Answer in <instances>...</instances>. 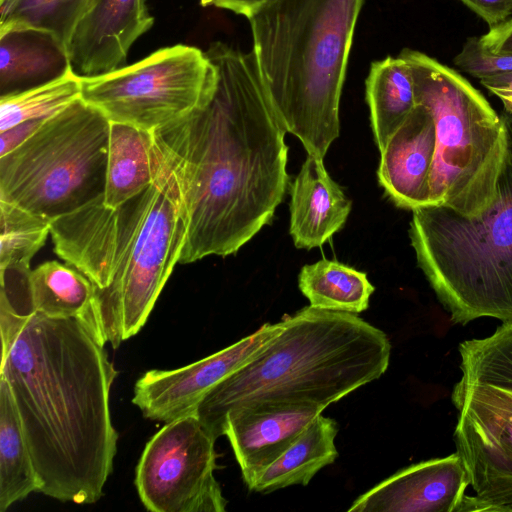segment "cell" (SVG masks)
I'll use <instances>...</instances> for the list:
<instances>
[{
  "mask_svg": "<svg viewBox=\"0 0 512 512\" xmlns=\"http://www.w3.org/2000/svg\"><path fill=\"white\" fill-rule=\"evenodd\" d=\"M416 120L429 157V206L473 218L493 202L506 153V126L484 96L454 69L404 48Z\"/></svg>",
  "mask_w": 512,
  "mask_h": 512,
  "instance_id": "cell-6",
  "label": "cell"
},
{
  "mask_svg": "<svg viewBox=\"0 0 512 512\" xmlns=\"http://www.w3.org/2000/svg\"><path fill=\"white\" fill-rule=\"evenodd\" d=\"M304 402L263 403L230 413L223 425L248 486L297 439L322 412Z\"/></svg>",
  "mask_w": 512,
  "mask_h": 512,
  "instance_id": "cell-15",
  "label": "cell"
},
{
  "mask_svg": "<svg viewBox=\"0 0 512 512\" xmlns=\"http://www.w3.org/2000/svg\"><path fill=\"white\" fill-rule=\"evenodd\" d=\"M218 79L207 104L157 130L186 181L188 231L179 264L228 256L269 224L288 186L285 132L253 51H205Z\"/></svg>",
  "mask_w": 512,
  "mask_h": 512,
  "instance_id": "cell-1",
  "label": "cell"
},
{
  "mask_svg": "<svg viewBox=\"0 0 512 512\" xmlns=\"http://www.w3.org/2000/svg\"><path fill=\"white\" fill-rule=\"evenodd\" d=\"M480 83L487 88H512V73H505L487 77L480 80Z\"/></svg>",
  "mask_w": 512,
  "mask_h": 512,
  "instance_id": "cell-32",
  "label": "cell"
},
{
  "mask_svg": "<svg viewBox=\"0 0 512 512\" xmlns=\"http://www.w3.org/2000/svg\"><path fill=\"white\" fill-rule=\"evenodd\" d=\"M290 195L289 232L299 249L323 245L343 227L352 207L323 159L311 155L291 184Z\"/></svg>",
  "mask_w": 512,
  "mask_h": 512,
  "instance_id": "cell-16",
  "label": "cell"
},
{
  "mask_svg": "<svg viewBox=\"0 0 512 512\" xmlns=\"http://www.w3.org/2000/svg\"><path fill=\"white\" fill-rule=\"evenodd\" d=\"M506 153L491 205L464 217L442 206L412 210L417 262L453 323L512 321V113L502 115Z\"/></svg>",
  "mask_w": 512,
  "mask_h": 512,
  "instance_id": "cell-7",
  "label": "cell"
},
{
  "mask_svg": "<svg viewBox=\"0 0 512 512\" xmlns=\"http://www.w3.org/2000/svg\"><path fill=\"white\" fill-rule=\"evenodd\" d=\"M104 346L77 319L33 313L1 353L39 492L62 502H97L113 470L118 371Z\"/></svg>",
  "mask_w": 512,
  "mask_h": 512,
  "instance_id": "cell-2",
  "label": "cell"
},
{
  "mask_svg": "<svg viewBox=\"0 0 512 512\" xmlns=\"http://www.w3.org/2000/svg\"><path fill=\"white\" fill-rule=\"evenodd\" d=\"M203 5H213L249 17L269 0H200Z\"/></svg>",
  "mask_w": 512,
  "mask_h": 512,
  "instance_id": "cell-31",
  "label": "cell"
},
{
  "mask_svg": "<svg viewBox=\"0 0 512 512\" xmlns=\"http://www.w3.org/2000/svg\"><path fill=\"white\" fill-rule=\"evenodd\" d=\"M27 289L33 313L77 319L106 344L93 312L94 286L78 270L44 262L28 273Z\"/></svg>",
  "mask_w": 512,
  "mask_h": 512,
  "instance_id": "cell-20",
  "label": "cell"
},
{
  "mask_svg": "<svg viewBox=\"0 0 512 512\" xmlns=\"http://www.w3.org/2000/svg\"><path fill=\"white\" fill-rule=\"evenodd\" d=\"M216 438L196 414L165 425L147 442L136 467L139 498L153 512H224L214 471Z\"/></svg>",
  "mask_w": 512,
  "mask_h": 512,
  "instance_id": "cell-10",
  "label": "cell"
},
{
  "mask_svg": "<svg viewBox=\"0 0 512 512\" xmlns=\"http://www.w3.org/2000/svg\"><path fill=\"white\" fill-rule=\"evenodd\" d=\"M298 286L310 306L353 314L368 308L375 290L366 273L326 259L304 265Z\"/></svg>",
  "mask_w": 512,
  "mask_h": 512,
  "instance_id": "cell-23",
  "label": "cell"
},
{
  "mask_svg": "<svg viewBox=\"0 0 512 512\" xmlns=\"http://www.w3.org/2000/svg\"><path fill=\"white\" fill-rule=\"evenodd\" d=\"M45 120L27 121L0 132V157L26 141Z\"/></svg>",
  "mask_w": 512,
  "mask_h": 512,
  "instance_id": "cell-30",
  "label": "cell"
},
{
  "mask_svg": "<svg viewBox=\"0 0 512 512\" xmlns=\"http://www.w3.org/2000/svg\"><path fill=\"white\" fill-rule=\"evenodd\" d=\"M282 329L265 323L254 333L194 363L150 370L137 380L132 402L145 418L164 423L195 414L207 393L255 357Z\"/></svg>",
  "mask_w": 512,
  "mask_h": 512,
  "instance_id": "cell-12",
  "label": "cell"
},
{
  "mask_svg": "<svg viewBox=\"0 0 512 512\" xmlns=\"http://www.w3.org/2000/svg\"><path fill=\"white\" fill-rule=\"evenodd\" d=\"M32 492H39V481L10 386L0 376V511Z\"/></svg>",
  "mask_w": 512,
  "mask_h": 512,
  "instance_id": "cell-22",
  "label": "cell"
},
{
  "mask_svg": "<svg viewBox=\"0 0 512 512\" xmlns=\"http://www.w3.org/2000/svg\"><path fill=\"white\" fill-rule=\"evenodd\" d=\"M461 380L482 382L512 391V321L493 334L459 345Z\"/></svg>",
  "mask_w": 512,
  "mask_h": 512,
  "instance_id": "cell-26",
  "label": "cell"
},
{
  "mask_svg": "<svg viewBox=\"0 0 512 512\" xmlns=\"http://www.w3.org/2000/svg\"><path fill=\"white\" fill-rule=\"evenodd\" d=\"M365 85L375 142L382 152L416 106L412 73L402 57L388 56L371 63Z\"/></svg>",
  "mask_w": 512,
  "mask_h": 512,
  "instance_id": "cell-21",
  "label": "cell"
},
{
  "mask_svg": "<svg viewBox=\"0 0 512 512\" xmlns=\"http://www.w3.org/2000/svg\"><path fill=\"white\" fill-rule=\"evenodd\" d=\"M364 2L269 0L247 17L274 109L308 155L323 159L340 134V98Z\"/></svg>",
  "mask_w": 512,
  "mask_h": 512,
  "instance_id": "cell-5",
  "label": "cell"
},
{
  "mask_svg": "<svg viewBox=\"0 0 512 512\" xmlns=\"http://www.w3.org/2000/svg\"><path fill=\"white\" fill-rule=\"evenodd\" d=\"M488 26L496 27L512 16V0H459Z\"/></svg>",
  "mask_w": 512,
  "mask_h": 512,
  "instance_id": "cell-28",
  "label": "cell"
},
{
  "mask_svg": "<svg viewBox=\"0 0 512 512\" xmlns=\"http://www.w3.org/2000/svg\"><path fill=\"white\" fill-rule=\"evenodd\" d=\"M337 422L318 415L274 462L247 486L250 491L270 493L292 485H307L338 457Z\"/></svg>",
  "mask_w": 512,
  "mask_h": 512,
  "instance_id": "cell-19",
  "label": "cell"
},
{
  "mask_svg": "<svg viewBox=\"0 0 512 512\" xmlns=\"http://www.w3.org/2000/svg\"><path fill=\"white\" fill-rule=\"evenodd\" d=\"M70 70L66 46L52 33L32 27L0 30V97L49 83Z\"/></svg>",
  "mask_w": 512,
  "mask_h": 512,
  "instance_id": "cell-17",
  "label": "cell"
},
{
  "mask_svg": "<svg viewBox=\"0 0 512 512\" xmlns=\"http://www.w3.org/2000/svg\"><path fill=\"white\" fill-rule=\"evenodd\" d=\"M111 122L82 98L0 157V200L50 221L103 195Z\"/></svg>",
  "mask_w": 512,
  "mask_h": 512,
  "instance_id": "cell-8",
  "label": "cell"
},
{
  "mask_svg": "<svg viewBox=\"0 0 512 512\" xmlns=\"http://www.w3.org/2000/svg\"><path fill=\"white\" fill-rule=\"evenodd\" d=\"M479 39L484 49L492 54L512 55V18L490 28Z\"/></svg>",
  "mask_w": 512,
  "mask_h": 512,
  "instance_id": "cell-29",
  "label": "cell"
},
{
  "mask_svg": "<svg viewBox=\"0 0 512 512\" xmlns=\"http://www.w3.org/2000/svg\"><path fill=\"white\" fill-rule=\"evenodd\" d=\"M159 137L163 159L142 192L116 208L101 195L51 221L54 252L93 284L94 316L114 348L145 325L186 241L185 176Z\"/></svg>",
  "mask_w": 512,
  "mask_h": 512,
  "instance_id": "cell-3",
  "label": "cell"
},
{
  "mask_svg": "<svg viewBox=\"0 0 512 512\" xmlns=\"http://www.w3.org/2000/svg\"><path fill=\"white\" fill-rule=\"evenodd\" d=\"M468 474L458 452L407 466L360 495L348 512H455Z\"/></svg>",
  "mask_w": 512,
  "mask_h": 512,
  "instance_id": "cell-14",
  "label": "cell"
},
{
  "mask_svg": "<svg viewBox=\"0 0 512 512\" xmlns=\"http://www.w3.org/2000/svg\"><path fill=\"white\" fill-rule=\"evenodd\" d=\"M81 90V78L70 70L49 83L0 97V132L60 113L81 98Z\"/></svg>",
  "mask_w": 512,
  "mask_h": 512,
  "instance_id": "cell-25",
  "label": "cell"
},
{
  "mask_svg": "<svg viewBox=\"0 0 512 512\" xmlns=\"http://www.w3.org/2000/svg\"><path fill=\"white\" fill-rule=\"evenodd\" d=\"M89 0H0V30L32 27L52 33L65 46Z\"/></svg>",
  "mask_w": 512,
  "mask_h": 512,
  "instance_id": "cell-27",
  "label": "cell"
},
{
  "mask_svg": "<svg viewBox=\"0 0 512 512\" xmlns=\"http://www.w3.org/2000/svg\"><path fill=\"white\" fill-rule=\"evenodd\" d=\"M281 323V331L255 357L199 404L195 414L216 439L232 412L274 402L325 409L388 369V336L357 314L309 305Z\"/></svg>",
  "mask_w": 512,
  "mask_h": 512,
  "instance_id": "cell-4",
  "label": "cell"
},
{
  "mask_svg": "<svg viewBox=\"0 0 512 512\" xmlns=\"http://www.w3.org/2000/svg\"><path fill=\"white\" fill-rule=\"evenodd\" d=\"M153 24L145 0H89L66 44L73 73L89 78L122 67Z\"/></svg>",
  "mask_w": 512,
  "mask_h": 512,
  "instance_id": "cell-13",
  "label": "cell"
},
{
  "mask_svg": "<svg viewBox=\"0 0 512 512\" xmlns=\"http://www.w3.org/2000/svg\"><path fill=\"white\" fill-rule=\"evenodd\" d=\"M451 400L457 452L476 492L464 494L455 512H512V391L460 379Z\"/></svg>",
  "mask_w": 512,
  "mask_h": 512,
  "instance_id": "cell-11",
  "label": "cell"
},
{
  "mask_svg": "<svg viewBox=\"0 0 512 512\" xmlns=\"http://www.w3.org/2000/svg\"><path fill=\"white\" fill-rule=\"evenodd\" d=\"M0 272L27 275L30 262L50 235L51 221L0 200Z\"/></svg>",
  "mask_w": 512,
  "mask_h": 512,
  "instance_id": "cell-24",
  "label": "cell"
},
{
  "mask_svg": "<svg viewBox=\"0 0 512 512\" xmlns=\"http://www.w3.org/2000/svg\"><path fill=\"white\" fill-rule=\"evenodd\" d=\"M163 153L157 131L111 122L104 204L119 207L147 188L158 173Z\"/></svg>",
  "mask_w": 512,
  "mask_h": 512,
  "instance_id": "cell-18",
  "label": "cell"
},
{
  "mask_svg": "<svg viewBox=\"0 0 512 512\" xmlns=\"http://www.w3.org/2000/svg\"><path fill=\"white\" fill-rule=\"evenodd\" d=\"M489 91L501 100L506 112L512 113V88H491Z\"/></svg>",
  "mask_w": 512,
  "mask_h": 512,
  "instance_id": "cell-33",
  "label": "cell"
},
{
  "mask_svg": "<svg viewBox=\"0 0 512 512\" xmlns=\"http://www.w3.org/2000/svg\"><path fill=\"white\" fill-rule=\"evenodd\" d=\"M217 79L205 51L177 44L110 73L81 78V98L110 122L157 131L203 108Z\"/></svg>",
  "mask_w": 512,
  "mask_h": 512,
  "instance_id": "cell-9",
  "label": "cell"
}]
</instances>
